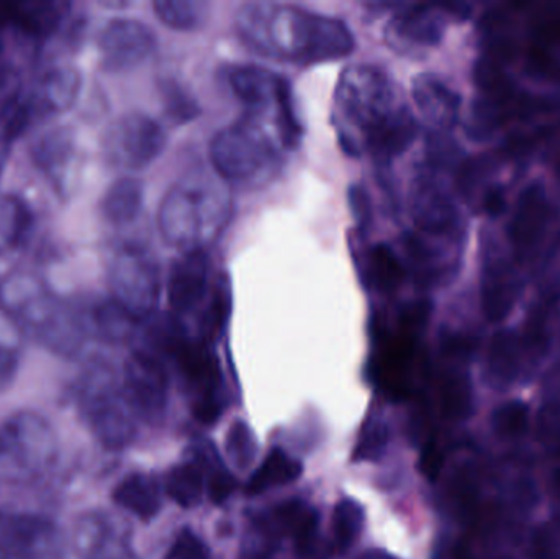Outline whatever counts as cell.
Here are the masks:
<instances>
[{
  "mask_svg": "<svg viewBox=\"0 0 560 559\" xmlns=\"http://www.w3.org/2000/svg\"><path fill=\"white\" fill-rule=\"evenodd\" d=\"M332 118L346 153L369 154L381 164L401 156L420 133L400 85L378 66L355 65L341 72Z\"/></svg>",
  "mask_w": 560,
  "mask_h": 559,
  "instance_id": "obj_1",
  "label": "cell"
},
{
  "mask_svg": "<svg viewBox=\"0 0 560 559\" xmlns=\"http://www.w3.org/2000/svg\"><path fill=\"white\" fill-rule=\"evenodd\" d=\"M236 32L253 51L299 65L336 61L351 55L355 46L342 20L287 3H245L236 13Z\"/></svg>",
  "mask_w": 560,
  "mask_h": 559,
  "instance_id": "obj_2",
  "label": "cell"
},
{
  "mask_svg": "<svg viewBox=\"0 0 560 559\" xmlns=\"http://www.w3.org/2000/svg\"><path fill=\"white\" fill-rule=\"evenodd\" d=\"M513 261L541 282L560 256V193L538 163L523 171L500 226Z\"/></svg>",
  "mask_w": 560,
  "mask_h": 559,
  "instance_id": "obj_3",
  "label": "cell"
},
{
  "mask_svg": "<svg viewBox=\"0 0 560 559\" xmlns=\"http://www.w3.org/2000/svg\"><path fill=\"white\" fill-rule=\"evenodd\" d=\"M469 261L474 276L470 301L476 317L492 330L516 327L535 295L536 284L513 261L500 226L476 220Z\"/></svg>",
  "mask_w": 560,
  "mask_h": 559,
  "instance_id": "obj_4",
  "label": "cell"
},
{
  "mask_svg": "<svg viewBox=\"0 0 560 559\" xmlns=\"http://www.w3.org/2000/svg\"><path fill=\"white\" fill-rule=\"evenodd\" d=\"M229 184L207 171H192L177 180L158 212V226L167 245L180 253L207 252L232 222Z\"/></svg>",
  "mask_w": 560,
  "mask_h": 559,
  "instance_id": "obj_5",
  "label": "cell"
},
{
  "mask_svg": "<svg viewBox=\"0 0 560 559\" xmlns=\"http://www.w3.org/2000/svg\"><path fill=\"white\" fill-rule=\"evenodd\" d=\"M282 144L261 125L243 115L223 128L210 144V160L217 176L235 186H261L280 170Z\"/></svg>",
  "mask_w": 560,
  "mask_h": 559,
  "instance_id": "obj_6",
  "label": "cell"
},
{
  "mask_svg": "<svg viewBox=\"0 0 560 559\" xmlns=\"http://www.w3.org/2000/svg\"><path fill=\"white\" fill-rule=\"evenodd\" d=\"M477 3H400L385 28L388 46L400 55L423 56L441 48L459 26L472 28Z\"/></svg>",
  "mask_w": 560,
  "mask_h": 559,
  "instance_id": "obj_7",
  "label": "cell"
},
{
  "mask_svg": "<svg viewBox=\"0 0 560 559\" xmlns=\"http://www.w3.org/2000/svg\"><path fill=\"white\" fill-rule=\"evenodd\" d=\"M407 203L413 229L418 232L460 242L470 238V213L457 199L453 180L446 174L421 163L408 186Z\"/></svg>",
  "mask_w": 560,
  "mask_h": 559,
  "instance_id": "obj_8",
  "label": "cell"
},
{
  "mask_svg": "<svg viewBox=\"0 0 560 559\" xmlns=\"http://www.w3.org/2000/svg\"><path fill=\"white\" fill-rule=\"evenodd\" d=\"M112 299L137 321L156 312L161 301L160 263L156 256L137 243H124L108 261Z\"/></svg>",
  "mask_w": 560,
  "mask_h": 559,
  "instance_id": "obj_9",
  "label": "cell"
},
{
  "mask_svg": "<svg viewBox=\"0 0 560 559\" xmlns=\"http://www.w3.org/2000/svg\"><path fill=\"white\" fill-rule=\"evenodd\" d=\"M167 137L154 118L141 112H128L112 120L101 137L102 160L117 171H143L166 148Z\"/></svg>",
  "mask_w": 560,
  "mask_h": 559,
  "instance_id": "obj_10",
  "label": "cell"
},
{
  "mask_svg": "<svg viewBox=\"0 0 560 559\" xmlns=\"http://www.w3.org/2000/svg\"><path fill=\"white\" fill-rule=\"evenodd\" d=\"M81 147L71 125H55L36 135L30 161L58 199H71L81 170Z\"/></svg>",
  "mask_w": 560,
  "mask_h": 559,
  "instance_id": "obj_11",
  "label": "cell"
},
{
  "mask_svg": "<svg viewBox=\"0 0 560 559\" xmlns=\"http://www.w3.org/2000/svg\"><path fill=\"white\" fill-rule=\"evenodd\" d=\"M472 91L464 92L454 79L424 71L411 81V102L417 117L434 133H454L459 128Z\"/></svg>",
  "mask_w": 560,
  "mask_h": 559,
  "instance_id": "obj_12",
  "label": "cell"
},
{
  "mask_svg": "<svg viewBox=\"0 0 560 559\" xmlns=\"http://www.w3.org/2000/svg\"><path fill=\"white\" fill-rule=\"evenodd\" d=\"M158 36L147 23L135 19H112L97 35L98 66L105 72H128L151 58Z\"/></svg>",
  "mask_w": 560,
  "mask_h": 559,
  "instance_id": "obj_13",
  "label": "cell"
},
{
  "mask_svg": "<svg viewBox=\"0 0 560 559\" xmlns=\"http://www.w3.org/2000/svg\"><path fill=\"white\" fill-rule=\"evenodd\" d=\"M81 71L69 62H51L39 72L32 91L23 97L22 107L30 125L58 117L74 108L81 97Z\"/></svg>",
  "mask_w": 560,
  "mask_h": 559,
  "instance_id": "obj_14",
  "label": "cell"
},
{
  "mask_svg": "<svg viewBox=\"0 0 560 559\" xmlns=\"http://www.w3.org/2000/svg\"><path fill=\"white\" fill-rule=\"evenodd\" d=\"M509 74L520 91L560 101V43L526 36Z\"/></svg>",
  "mask_w": 560,
  "mask_h": 559,
  "instance_id": "obj_15",
  "label": "cell"
},
{
  "mask_svg": "<svg viewBox=\"0 0 560 559\" xmlns=\"http://www.w3.org/2000/svg\"><path fill=\"white\" fill-rule=\"evenodd\" d=\"M210 292V263L207 252L180 253L167 278V301L174 314L199 311Z\"/></svg>",
  "mask_w": 560,
  "mask_h": 559,
  "instance_id": "obj_16",
  "label": "cell"
},
{
  "mask_svg": "<svg viewBox=\"0 0 560 559\" xmlns=\"http://www.w3.org/2000/svg\"><path fill=\"white\" fill-rule=\"evenodd\" d=\"M229 84L245 105V112L272 110L292 98L285 79L261 66L243 65L230 69Z\"/></svg>",
  "mask_w": 560,
  "mask_h": 559,
  "instance_id": "obj_17",
  "label": "cell"
},
{
  "mask_svg": "<svg viewBox=\"0 0 560 559\" xmlns=\"http://www.w3.org/2000/svg\"><path fill=\"white\" fill-rule=\"evenodd\" d=\"M483 363L490 383L500 387L515 383L532 364L515 327L493 330L483 350Z\"/></svg>",
  "mask_w": 560,
  "mask_h": 559,
  "instance_id": "obj_18",
  "label": "cell"
},
{
  "mask_svg": "<svg viewBox=\"0 0 560 559\" xmlns=\"http://www.w3.org/2000/svg\"><path fill=\"white\" fill-rule=\"evenodd\" d=\"M127 387L143 412L158 414L166 404L167 376L163 364L151 354L138 351L127 363Z\"/></svg>",
  "mask_w": 560,
  "mask_h": 559,
  "instance_id": "obj_19",
  "label": "cell"
},
{
  "mask_svg": "<svg viewBox=\"0 0 560 559\" xmlns=\"http://www.w3.org/2000/svg\"><path fill=\"white\" fill-rule=\"evenodd\" d=\"M143 202V183L137 177H118L105 189L98 202V212L108 225H130L140 216Z\"/></svg>",
  "mask_w": 560,
  "mask_h": 559,
  "instance_id": "obj_20",
  "label": "cell"
},
{
  "mask_svg": "<svg viewBox=\"0 0 560 559\" xmlns=\"http://www.w3.org/2000/svg\"><path fill=\"white\" fill-rule=\"evenodd\" d=\"M362 278L382 294H394L407 279L408 272L400 256L385 243H377L365 253L361 263Z\"/></svg>",
  "mask_w": 560,
  "mask_h": 559,
  "instance_id": "obj_21",
  "label": "cell"
},
{
  "mask_svg": "<svg viewBox=\"0 0 560 559\" xmlns=\"http://www.w3.org/2000/svg\"><path fill=\"white\" fill-rule=\"evenodd\" d=\"M272 524L295 541L300 555L312 554L318 537V515L300 501H285L272 514Z\"/></svg>",
  "mask_w": 560,
  "mask_h": 559,
  "instance_id": "obj_22",
  "label": "cell"
},
{
  "mask_svg": "<svg viewBox=\"0 0 560 559\" xmlns=\"http://www.w3.org/2000/svg\"><path fill=\"white\" fill-rule=\"evenodd\" d=\"M114 499L118 505L143 521L153 519L161 509L160 488L156 481L147 475L128 476L115 489Z\"/></svg>",
  "mask_w": 560,
  "mask_h": 559,
  "instance_id": "obj_23",
  "label": "cell"
},
{
  "mask_svg": "<svg viewBox=\"0 0 560 559\" xmlns=\"http://www.w3.org/2000/svg\"><path fill=\"white\" fill-rule=\"evenodd\" d=\"M33 216L26 203L10 194H0V252L20 248L32 232Z\"/></svg>",
  "mask_w": 560,
  "mask_h": 559,
  "instance_id": "obj_24",
  "label": "cell"
},
{
  "mask_svg": "<svg viewBox=\"0 0 560 559\" xmlns=\"http://www.w3.org/2000/svg\"><path fill=\"white\" fill-rule=\"evenodd\" d=\"M177 360H179L180 370L187 381L199 387L202 391V396H215V383L219 381V371H217V363L206 345L199 341H189L183 343L177 348Z\"/></svg>",
  "mask_w": 560,
  "mask_h": 559,
  "instance_id": "obj_25",
  "label": "cell"
},
{
  "mask_svg": "<svg viewBox=\"0 0 560 559\" xmlns=\"http://www.w3.org/2000/svg\"><path fill=\"white\" fill-rule=\"evenodd\" d=\"M302 463L290 458L282 450L276 449L266 456L258 471L249 479L246 491H248L249 496L262 494V492L269 491V489L296 481L302 476Z\"/></svg>",
  "mask_w": 560,
  "mask_h": 559,
  "instance_id": "obj_26",
  "label": "cell"
},
{
  "mask_svg": "<svg viewBox=\"0 0 560 559\" xmlns=\"http://www.w3.org/2000/svg\"><path fill=\"white\" fill-rule=\"evenodd\" d=\"M153 9L167 28L177 32L202 28L210 15V3L200 0H156Z\"/></svg>",
  "mask_w": 560,
  "mask_h": 559,
  "instance_id": "obj_27",
  "label": "cell"
},
{
  "mask_svg": "<svg viewBox=\"0 0 560 559\" xmlns=\"http://www.w3.org/2000/svg\"><path fill=\"white\" fill-rule=\"evenodd\" d=\"M364 509L354 499H342L332 511V547L336 554L342 555L361 537L364 528Z\"/></svg>",
  "mask_w": 560,
  "mask_h": 559,
  "instance_id": "obj_28",
  "label": "cell"
},
{
  "mask_svg": "<svg viewBox=\"0 0 560 559\" xmlns=\"http://www.w3.org/2000/svg\"><path fill=\"white\" fill-rule=\"evenodd\" d=\"M164 114L173 125H186L200 115V105L189 89L184 88L177 79L166 78L160 85Z\"/></svg>",
  "mask_w": 560,
  "mask_h": 559,
  "instance_id": "obj_29",
  "label": "cell"
},
{
  "mask_svg": "<svg viewBox=\"0 0 560 559\" xmlns=\"http://www.w3.org/2000/svg\"><path fill=\"white\" fill-rule=\"evenodd\" d=\"M166 491L180 508H197L203 496L202 471L194 465L177 466L167 475Z\"/></svg>",
  "mask_w": 560,
  "mask_h": 559,
  "instance_id": "obj_30",
  "label": "cell"
},
{
  "mask_svg": "<svg viewBox=\"0 0 560 559\" xmlns=\"http://www.w3.org/2000/svg\"><path fill=\"white\" fill-rule=\"evenodd\" d=\"M91 308L92 322L105 337L112 338V340H125L130 337L137 318L128 314L114 299L94 302Z\"/></svg>",
  "mask_w": 560,
  "mask_h": 559,
  "instance_id": "obj_31",
  "label": "cell"
},
{
  "mask_svg": "<svg viewBox=\"0 0 560 559\" xmlns=\"http://www.w3.org/2000/svg\"><path fill=\"white\" fill-rule=\"evenodd\" d=\"M441 412L446 419L463 420L472 410V389L466 376L447 374L440 386Z\"/></svg>",
  "mask_w": 560,
  "mask_h": 559,
  "instance_id": "obj_32",
  "label": "cell"
},
{
  "mask_svg": "<svg viewBox=\"0 0 560 559\" xmlns=\"http://www.w3.org/2000/svg\"><path fill=\"white\" fill-rule=\"evenodd\" d=\"M202 317H200V331L203 337L217 338V335L225 327L226 317L230 311V292L225 286L217 284L210 289L206 302L200 305Z\"/></svg>",
  "mask_w": 560,
  "mask_h": 559,
  "instance_id": "obj_33",
  "label": "cell"
},
{
  "mask_svg": "<svg viewBox=\"0 0 560 559\" xmlns=\"http://www.w3.org/2000/svg\"><path fill=\"white\" fill-rule=\"evenodd\" d=\"M226 452L236 468L246 471L252 468L258 455V443L248 423L235 422L226 433Z\"/></svg>",
  "mask_w": 560,
  "mask_h": 559,
  "instance_id": "obj_34",
  "label": "cell"
},
{
  "mask_svg": "<svg viewBox=\"0 0 560 559\" xmlns=\"http://www.w3.org/2000/svg\"><path fill=\"white\" fill-rule=\"evenodd\" d=\"M528 406L518 400L503 404L493 414V429L502 439H518L528 430Z\"/></svg>",
  "mask_w": 560,
  "mask_h": 559,
  "instance_id": "obj_35",
  "label": "cell"
},
{
  "mask_svg": "<svg viewBox=\"0 0 560 559\" xmlns=\"http://www.w3.org/2000/svg\"><path fill=\"white\" fill-rule=\"evenodd\" d=\"M450 499L457 515L466 521H476L479 515L477 488L472 476L467 471L457 473L450 485Z\"/></svg>",
  "mask_w": 560,
  "mask_h": 559,
  "instance_id": "obj_36",
  "label": "cell"
},
{
  "mask_svg": "<svg viewBox=\"0 0 560 559\" xmlns=\"http://www.w3.org/2000/svg\"><path fill=\"white\" fill-rule=\"evenodd\" d=\"M388 445V429L378 419H371L362 427L358 446L354 450L355 462H375L384 455Z\"/></svg>",
  "mask_w": 560,
  "mask_h": 559,
  "instance_id": "obj_37",
  "label": "cell"
},
{
  "mask_svg": "<svg viewBox=\"0 0 560 559\" xmlns=\"http://www.w3.org/2000/svg\"><path fill=\"white\" fill-rule=\"evenodd\" d=\"M349 209L354 217L355 226L361 235L371 230L372 225V203L368 189L361 184H352L348 190Z\"/></svg>",
  "mask_w": 560,
  "mask_h": 559,
  "instance_id": "obj_38",
  "label": "cell"
},
{
  "mask_svg": "<svg viewBox=\"0 0 560 559\" xmlns=\"http://www.w3.org/2000/svg\"><path fill=\"white\" fill-rule=\"evenodd\" d=\"M167 559H210V551L196 534L183 531L177 535Z\"/></svg>",
  "mask_w": 560,
  "mask_h": 559,
  "instance_id": "obj_39",
  "label": "cell"
},
{
  "mask_svg": "<svg viewBox=\"0 0 560 559\" xmlns=\"http://www.w3.org/2000/svg\"><path fill=\"white\" fill-rule=\"evenodd\" d=\"M236 488V479L225 469L213 473L209 481V498L213 504H223Z\"/></svg>",
  "mask_w": 560,
  "mask_h": 559,
  "instance_id": "obj_40",
  "label": "cell"
},
{
  "mask_svg": "<svg viewBox=\"0 0 560 559\" xmlns=\"http://www.w3.org/2000/svg\"><path fill=\"white\" fill-rule=\"evenodd\" d=\"M443 465L444 455L440 446L434 442L428 443L420 458V469L424 478L430 479V481H436L440 478L441 471H443Z\"/></svg>",
  "mask_w": 560,
  "mask_h": 559,
  "instance_id": "obj_41",
  "label": "cell"
},
{
  "mask_svg": "<svg viewBox=\"0 0 560 559\" xmlns=\"http://www.w3.org/2000/svg\"><path fill=\"white\" fill-rule=\"evenodd\" d=\"M222 416V406L217 396H203L194 406V417L203 426H212Z\"/></svg>",
  "mask_w": 560,
  "mask_h": 559,
  "instance_id": "obj_42",
  "label": "cell"
},
{
  "mask_svg": "<svg viewBox=\"0 0 560 559\" xmlns=\"http://www.w3.org/2000/svg\"><path fill=\"white\" fill-rule=\"evenodd\" d=\"M542 393H545L549 407L552 409L560 407V360L552 364L551 370L546 374L545 381H542Z\"/></svg>",
  "mask_w": 560,
  "mask_h": 559,
  "instance_id": "obj_43",
  "label": "cell"
},
{
  "mask_svg": "<svg viewBox=\"0 0 560 559\" xmlns=\"http://www.w3.org/2000/svg\"><path fill=\"white\" fill-rule=\"evenodd\" d=\"M19 366V357L13 348L0 345V387L7 386L12 381Z\"/></svg>",
  "mask_w": 560,
  "mask_h": 559,
  "instance_id": "obj_44",
  "label": "cell"
},
{
  "mask_svg": "<svg viewBox=\"0 0 560 559\" xmlns=\"http://www.w3.org/2000/svg\"><path fill=\"white\" fill-rule=\"evenodd\" d=\"M533 559H559L551 534L538 532L533 541Z\"/></svg>",
  "mask_w": 560,
  "mask_h": 559,
  "instance_id": "obj_45",
  "label": "cell"
},
{
  "mask_svg": "<svg viewBox=\"0 0 560 559\" xmlns=\"http://www.w3.org/2000/svg\"><path fill=\"white\" fill-rule=\"evenodd\" d=\"M13 138L5 130H0V173L5 167L9 160L10 148H12Z\"/></svg>",
  "mask_w": 560,
  "mask_h": 559,
  "instance_id": "obj_46",
  "label": "cell"
},
{
  "mask_svg": "<svg viewBox=\"0 0 560 559\" xmlns=\"http://www.w3.org/2000/svg\"><path fill=\"white\" fill-rule=\"evenodd\" d=\"M358 559H397L392 557L390 554L384 550H368L365 554H362Z\"/></svg>",
  "mask_w": 560,
  "mask_h": 559,
  "instance_id": "obj_47",
  "label": "cell"
},
{
  "mask_svg": "<svg viewBox=\"0 0 560 559\" xmlns=\"http://www.w3.org/2000/svg\"><path fill=\"white\" fill-rule=\"evenodd\" d=\"M551 489L560 501V468L555 469L551 475Z\"/></svg>",
  "mask_w": 560,
  "mask_h": 559,
  "instance_id": "obj_48",
  "label": "cell"
},
{
  "mask_svg": "<svg viewBox=\"0 0 560 559\" xmlns=\"http://www.w3.org/2000/svg\"><path fill=\"white\" fill-rule=\"evenodd\" d=\"M493 559H513V558H509V557H500V558H493Z\"/></svg>",
  "mask_w": 560,
  "mask_h": 559,
  "instance_id": "obj_49",
  "label": "cell"
}]
</instances>
